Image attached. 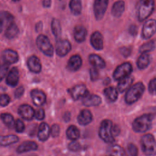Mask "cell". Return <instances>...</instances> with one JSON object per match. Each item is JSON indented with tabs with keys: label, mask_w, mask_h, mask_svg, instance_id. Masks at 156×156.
I'll return each mask as SVG.
<instances>
[{
	"label": "cell",
	"mask_w": 156,
	"mask_h": 156,
	"mask_svg": "<svg viewBox=\"0 0 156 156\" xmlns=\"http://www.w3.org/2000/svg\"><path fill=\"white\" fill-rule=\"evenodd\" d=\"M153 119L154 115L150 113L136 118L132 124L133 130L136 133H144L148 131L152 127Z\"/></svg>",
	"instance_id": "cell-1"
},
{
	"label": "cell",
	"mask_w": 156,
	"mask_h": 156,
	"mask_svg": "<svg viewBox=\"0 0 156 156\" xmlns=\"http://www.w3.org/2000/svg\"><path fill=\"white\" fill-rule=\"evenodd\" d=\"M155 9V0H140L136 8V16L140 22L147 20Z\"/></svg>",
	"instance_id": "cell-2"
},
{
	"label": "cell",
	"mask_w": 156,
	"mask_h": 156,
	"mask_svg": "<svg viewBox=\"0 0 156 156\" xmlns=\"http://www.w3.org/2000/svg\"><path fill=\"white\" fill-rule=\"evenodd\" d=\"M145 91L143 83L138 82L132 85L127 90L124 96V100L128 105H132L138 101Z\"/></svg>",
	"instance_id": "cell-3"
},
{
	"label": "cell",
	"mask_w": 156,
	"mask_h": 156,
	"mask_svg": "<svg viewBox=\"0 0 156 156\" xmlns=\"http://www.w3.org/2000/svg\"><path fill=\"white\" fill-rule=\"evenodd\" d=\"M113 123L110 119H104L99 127V136L105 143H113L115 136L113 134Z\"/></svg>",
	"instance_id": "cell-4"
},
{
	"label": "cell",
	"mask_w": 156,
	"mask_h": 156,
	"mask_svg": "<svg viewBox=\"0 0 156 156\" xmlns=\"http://www.w3.org/2000/svg\"><path fill=\"white\" fill-rule=\"evenodd\" d=\"M141 150L147 156H154L156 155V140L151 133L143 135L140 140Z\"/></svg>",
	"instance_id": "cell-5"
},
{
	"label": "cell",
	"mask_w": 156,
	"mask_h": 156,
	"mask_svg": "<svg viewBox=\"0 0 156 156\" xmlns=\"http://www.w3.org/2000/svg\"><path fill=\"white\" fill-rule=\"evenodd\" d=\"M38 48L46 55L51 57L54 54V48L48 37L44 35H39L36 39Z\"/></svg>",
	"instance_id": "cell-6"
},
{
	"label": "cell",
	"mask_w": 156,
	"mask_h": 156,
	"mask_svg": "<svg viewBox=\"0 0 156 156\" xmlns=\"http://www.w3.org/2000/svg\"><path fill=\"white\" fill-rule=\"evenodd\" d=\"M132 70V65L130 62H124L115 68L113 73V78L119 81L130 76Z\"/></svg>",
	"instance_id": "cell-7"
},
{
	"label": "cell",
	"mask_w": 156,
	"mask_h": 156,
	"mask_svg": "<svg viewBox=\"0 0 156 156\" xmlns=\"http://www.w3.org/2000/svg\"><path fill=\"white\" fill-rule=\"evenodd\" d=\"M156 33V20H146L142 27L141 37L143 39H149Z\"/></svg>",
	"instance_id": "cell-8"
},
{
	"label": "cell",
	"mask_w": 156,
	"mask_h": 156,
	"mask_svg": "<svg viewBox=\"0 0 156 156\" xmlns=\"http://www.w3.org/2000/svg\"><path fill=\"white\" fill-rule=\"evenodd\" d=\"M109 0H95L93 4V12L97 20L103 18L108 7Z\"/></svg>",
	"instance_id": "cell-9"
},
{
	"label": "cell",
	"mask_w": 156,
	"mask_h": 156,
	"mask_svg": "<svg viewBox=\"0 0 156 156\" xmlns=\"http://www.w3.org/2000/svg\"><path fill=\"white\" fill-rule=\"evenodd\" d=\"M71 49V44L68 40H57L55 44V51L58 56L63 57L66 55Z\"/></svg>",
	"instance_id": "cell-10"
},
{
	"label": "cell",
	"mask_w": 156,
	"mask_h": 156,
	"mask_svg": "<svg viewBox=\"0 0 156 156\" xmlns=\"http://www.w3.org/2000/svg\"><path fill=\"white\" fill-rule=\"evenodd\" d=\"M88 94H89V91L87 87L83 85H76L70 90V94L74 100L83 98Z\"/></svg>",
	"instance_id": "cell-11"
},
{
	"label": "cell",
	"mask_w": 156,
	"mask_h": 156,
	"mask_svg": "<svg viewBox=\"0 0 156 156\" xmlns=\"http://www.w3.org/2000/svg\"><path fill=\"white\" fill-rule=\"evenodd\" d=\"M19 115L26 120H31L35 116V112L34 108L27 104H23L19 107L18 110Z\"/></svg>",
	"instance_id": "cell-12"
},
{
	"label": "cell",
	"mask_w": 156,
	"mask_h": 156,
	"mask_svg": "<svg viewBox=\"0 0 156 156\" xmlns=\"http://www.w3.org/2000/svg\"><path fill=\"white\" fill-rule=\"evenodd\" d=\"M90 43L92 47L98 51H101L104 48L103 37L99 31L94 32L90 37Z\"/></svg>",
	"instance_id": "cell-13"
},
{
	"label": "cell",
	"mask_w": 156,
	"mask_h": 156,
	"mask_svg": "<svg viewBox=\"0 0 156 156\" xmlns=\"http://www.w3.org/2000/svg\"><path fill=\"white\" fill-rule=\"evenodd\" d=\"M31 98L34 104L37 106L43 105L46 100L45 93L40 90H33L30 93Z\"/></svg>",
	"instance_id": "cell-14"
},
{
	"label": "cell",
	"mask_w": 156,
	"mask_h": 156,
	"mask_svg": "<svg viewBox=\"0 0 156 156\" xmlns=\"http://www.w3.org/2000/svg\"><path fill=\"white\" fill-rule=\"evenodd\" d=\"M102 102L100 96L96 94H90V93L82 98V103L87 107L98 106Z\"/></svg>",
	"instance_id": "cell-15"
},
{
	"label": "cell",
	"mask_w": 156,
	"mask_h": 156,
	"mask_svg": "<svg viewBox=\"0 0 156 156\" xmlns=\"http://www.w3.org/2000/svg\"><path fill=\"white\" fill-rule=\"evenodd\" d=\"M2 58L5 63L7 64L15 63L18 60V53L12 49H7L3 51Z\"/></svg>",
	"instance_id": "cell-16"
},
{
	"label": "cell",
	"mask_w": 156,
	"mask_h": 156,
	"mask_svg": "<svg viewBox=\"0 0 156 156\" xmlns=\"http://www.w3.org/2000/svg\"><path fill=\"white\" fill-rule=\"evenodd\" d=\"M27 66L29 70L33 73H38L41 71V64L40 59L35 55H32L28 58Z\"/></svg>",
	"instance_id": "cell-17"
},
{
	"label": "cell",
	"mask_w": 156,
	"mask_h": 156,
	"mask_svg": "<svg viewBox=\"0 0 156 156\" xmlns=\"http://www.w3.org/2000/svg\"><path fill=\"white\" fill-rule=\"evenodd\" d=\"M19 80V72L16 67L12 68L7 74L6 82L10 87L17 85Z\"/></svg>",
	"instance_id": "cell-18"
},
{
	"label": "cell",
	"mask_w": 156,
	"mask_h": 156,
	"mask_svg": "<svg viewBox=\"0 0 156 156\" xmlns=\"http://www.w3.org/2000/svg\"><path fill=\"white\" fill-rule=\"evenodd\" d=\"M125 10V2L122 0H119L114 2L112 5L111 13L115 18H119L122 16Z\"/></svg>",
	"instance_id": "cell-19"
},
{
	"label": "cell",
	"mask_w": 156,
	"mask_h": 156,
	"mask_svg": "<svg viewBox=\"0 0 156 156\" xmlns=\"http://www.w3.org/2000/svg\"><path fill=\"white\" fill-rule=\"evenodd\" d=\"M93 119V115L91 112L87 109L82 110L78 115L77 121L82 126H86L90 124Z\"/></svg>",
	"instance_id": "cell-20"
},
{
	"label": "cell",
	"mask_w": 156,
	"mask_h": 156,
	"mask_svg": "<svg viewBox=\"0 0 156 156\" xmlns=\"http://www.w3.org/2000/svg\"><path fill=\"white\" fill-rule=\"evenodd\" d=\"M82 63V60L80 55H74L69 59L67 64V68L71 71H75L80 68Z\"/></svg>",
	"instance_id": "cell-21"
},
{
	"label": "cell",
	"mask_w": 156,
	"mask_h": 156,
	"mask_svg": "<svg viewBox=\"0 0 156 156\" xmlns=\"http://www.w3.org/2000/svg\"><path fill=\"white\" fill-rule=\"evenodd\" d=\"M51 134V129L46 122H41L38 127V138L40 141H46Z\"/></svg>",
	"instance_id": "cell-22"
},
{
	"label": "cell",
	"mask_w": 156,
	"mask_h": 156,
	"mask_svg": "<svg viewBox=\"0 0 156 156\" xmlns=\"http://www.w3.org/2000/svg\"><path fill=\"white\" fill-rule=\"evenodd\" d=\"M87 30L83 26L78 25L74 27V37L76 41L78 43L83 42L87 37Z\"/></svg>",
	"instance_id": "cell-23"
},
{
	"label": "cell",
	"mask_w": 156,
	"mask_h": 156,
	"mask_svg": "<svg viewBox=\"0 0 156 156\" xmlns=\"http://www.w3.org/2000/svg\"><path fill=\"white\" fill-rule=\"evenodd\" d=\"M88 60L90 64L97 69H102L105 67V62L104 60L97 54H90L88 57Z\"/></svg>",
	"instance_id": "cell-24"
},
{
	"label": "cell",
	"mask_w": 156,
	"mask_h": 156,
	"mask_svg": "<svg viewBox=\"0 0 156 156\" xmlns=\"http://www.w3.org/2000/svg\"><path fill=\"white\" fill-rule=\"evenodd\" d=\"M37 147L38 146L35 142L32 141H26L18 146L16 151L18 153H24L26 152L35 151Z\"/></svg>",
	"instance_id": "cell-25"
},
{
	"label": "cell",
	"mask_w": 156,
	"mask_h": 156,
	"mask_svg": "<svg viewBox=\"0 0 156 156\" xmlns=\"http://www.w3.org/2000/svg\"><path fill=\"white\" fill-rule=\"evenodd\" d=\"M133 81V77L129 76L123 79L119 80L117 85L116 89L119 93H123L126 90H127L132 85Z\"/></svg>",
	"instance_id": "cell-26"
},
{
	"label": "cell",
	"mask_w": 156,
	"mask_h": 156,
	"mask_svg": "<svg viewBox=\"0 0 156 156\" xmlns=\"http://www.w3.org/2000/svg\"><path fill=\"white\" fill-rule=\"evenodd\" d=\"M151 63V56L148 53H142L138 58L136 66L140 69H146Z\"/></svg>",
	"instance_id": "cell-27"
},
{
	"label": "cell",
	"mask_w": 156,
	"mask_h": 156,
	"mask_svg": "<svg viewBox=\"0 0 156 156\" xmlns=\"http://www.w3.org/2000/svg\"><path fill=\"white\" fill-rule=\"evenodd\" d=\"M118 90L113 87H108L104 89V93L106 98L111 102H115L118 98Z\"/></svg>",
	"instance_id": "cell-28"
},
{
	"label": "cell",
	"mask_w": 156,
	"mask_h": 156,
	"mask_svg": "<svg viewBox=\"0 0 156 156\" xmlns=\"http://www.w3.org/2000/svg\"><path fill=\"white\" fill-rule=\"evenodd\" d=\"M19 33V29L17 25L14 23H11L6 29L5 36L8 39H13L15 38Z\"/></svg>",
	"instance_id": "cell-29"
},
{
	"label": "cell",
	"mask_w": 156,
	"mask_h": 156,
	"mask_svg": "<svg viewBox=\"0 0 156 156\" xmlns=\"http://www.w3.org/2000/svg\"><path fill=\"white\" fill-rule=\"evenodd\" d=\"M18 141V137L15 135L0 136V145L2 146L14 144Z\"/></svg>",
	"instance_id": "cell-30"
},
{
	"label": "cell",
	"mask_w": 156,
	"mask_h": 156,
	"mask_svg": "<svg viewBox=\"0 0 156 156\" xmlns=\"http://www.w3.org/2000/svg\"><path fill=\"white\" fill-rule=\"evenodd\" d=\"M69 9L71 13L74 15H79L82 11L81 0H70Z\"/></svg>",
	"instance_id": "cell-31"
},
{
	"label": "cell",
	"mask_w": 156,
	"mask_h": 156,
	"mask_svg": "<svg viewBox=\"0 0 156 156\" xmlns=\"http://www.w3.org/2000/svg\"><path fill=\"white\" fill-rule=\"evenodd\" d=\"M156 48V40H151L142 44L139 49V52L142 53H147Z\"/></svg>",
	"instance_id": "cell-32"
},
{
	"label": "cell",
	"mask_w": 156,
	"mask_h": 156,
	"mask_svg": "<svg viewBox=\"0 0 156 156\" xmlns=\"http://www.w3.org/2000/svg\"><path fill=\"white\" fill-rule=\"evenodd\" d=\"M51 27L52 34H54L55 37L57 38H59L62 34V27L60 21L57 19L54 18L51 21Z\"/></svg>",
	"instance_id": "cell-33"
},
{
	"label": "cell",
	"mask_w": 156,
	"mask_h": 156,
	"mask_svg": "<svg viewBox=\"0 0 156 156\" xmlns=\"http://www.w3.org/2000/svg\"><path fill=\"white\" fill-rule=\"evenodd\" d=\"M66 136L71 140H76L80 136V132L75 126H70L66 132Z\"/></svg>",
	"instance_id": "cell-34"
},
{
	"label": "cell",
	"mask_w": 156,
	"mask_h": 156,
	"mask_svg": "<svg viewBox=\"0 0 156 156\" xmlns=\"http://www.w3.org/2000/svg\"><path fill=\"white\" fill-rule=\"evenodd\" d=\"M110 156H126L124 149L119 145L113 144L109 148Z\"/></svg>",
	"instance_id": "cell-35"
},
{
	"label": "cell",
	"mask_w": 156,
	"mask_h": 156,
	"mask_svg": "<svg viewBox=\"0 0 156 156\" xmlns=\"http://www.w3.org/2000/svg\"><path fill=\"white\" fill-rule=\"evenodd\" d=\"M1 118L2 122L9 128H13V127H15V122L12 115L9 113H2L1 115Z\"/></svg>",
	"instance_id": "cell-36"
},
{
	"label": "cell",
	"mask_w": 156,
	"mask_h": 156,
	"mask_svg": "<svg viewBox=\"0 0 156 156\" xmlns=\"http://www.w3.org/2000/svg\"><path fill=\"white\" fill-rule=\"evenodd\" d=\"M127 152L129 156H138V151L137 147L133 143H129L127 145Z\"/></svg>",
	"instance_id": "cell-37"
},
{
	"label": "cell",
	"mask_w": 156,
	"mask_h": 156,
	"mask_svg": "<svg viewBox=\"0 0 156 156\" xmlns=\"http://www.w3.org/2000/svg\"><path fill=\"white\" fill-rule=\"evenodd\" d=\"M148 91L150 94L156 95V77L153 78L149 83Z\"/></svg>",
	"instance_id": "cell-38"
},
{
	"label": "cell",
	"mask_w": 156,
	"mask_h": 156,
	"mask_svg": "<svg viewBox=\"0 0 156 156\" xmlns=\"http://www.w3.org/2000/svg\"><path fill=\"white\" fill-rule=\"evenodd\" d=\"M9 69V65L6 63L0 66V81H1L7 73Z\"/></svg>",
	"instance_id": "cell-39"
},
{
	"label": "cell",
	"mask_w": 156,
	"mask_h": 156,
	"mask_svg": "<svg viewBox=\"0 0 156 156\" xmlns=\"http://www.w3.org/2000/svg\"><path fill=\"white\" fill-rule=\"evenodd\" d=\"M120 53L124 57H128L132 53V48L128 46H122L119 49Z\"/></svg>",
	"instance_id": "cell-40"
},
{
	"label": "cell",
	"mask_w": 156,
	"mask_h": 156,
	"mask_svg": "<svg viewBox=\"0 0 156 156\" xmlns=\"http://www.w3.org/2000/svg\"><path fill=\"white\" fill-rule=\"evenodd\" d=\"M15 129H16V131L17 132H19V133H21L22 132L24 131V128H25V126H24V122L20 119H17L15 122Z\"/></svg>",
	"instance_id": "cell-41"
},
{
	"label": "cell",
	"mask_w": 156,
	"mask_h": 156,
	"mask_svg": "<svg viewBox=\"0 0 156 156\" xmlns=\"http://www.w3.org/2000/svg\"><path fill=\"white\" fill-rule=\"evenodd\" d=\"M10 101V97L5 94H1L0 96V105L1 106L5 107L7 105Z\"/></svg>",
	"instance_id": "cell-42"
},
{
	"label": "cell",
	"mask_w": 156,
	"mask_h": 156,
	"mask_svg": "<svg viewBox=\"0 0 156 156\" xmlns=\"http://www.w3.org/2000/svg\"><path fill=\"white\" fill-rule=\"evenodd\" d=\"M0 16H1V18L0 19L2 21V22L4 21V20H5L7 22H12L13 19V16L10 13H9V12H1V14L0 15Z\"/></svg>",
	"instance_id": "cell-43"
},
{
	"label": "cell",
	"mask_w": 156,
	"mask_h": 156,
	"mask_svg": "<svg viewBox=\"0 0 156 156\" xmlns=\"http://www.w3.org/2000/svg\"><path fill=\"white\" fill-rule=\"evenodd\" d=\"M68 148L71 151H77L80 149V145L78 141L73 140L72 142L69 143Z\"/></svg>",
	"instance_id": "cell-44"
},
{
	"label": "cell",
	"mask_w": 156,
	"mask_h": 156,
	"mask_svg": "<svg viewBox=\"0 0 156 156\" xmlns=\"http://www.w3.org/2000/svg\"><path fill=\"white\" fill-rule=\"evenodd\" d=\"M90 79L92 81L96 80L99 77V72L96 68H91L90 69Z\"/></svg>",
	"instance_id": "cell-45"
},
{
	"label": "cell",
	"mask_w": 156,
	"mask_h": 156,
	"mask_svg": "<svg viewBox=\"0 0 156 156\" xmlns=\"http://www.w3.org/2000/svg\"><path fill=\"white\" fill-rule=\"evenodd\" d=\"M60 127L58 124H53L51 128V134L53 137H56L59 135Z\"/></svg>",
	"instance_id": "cell-46"
},
{
	"label": "cell",
	"mask_w": 156,
	"mask_h": 156,
	"mask_svg": "<svg viewBox=\"0 0 156 156\" xmlns=\"http://www.w3.org/2000/svg\"><path fill=\"white\" fill-rule=\"evenodd\" d=\"M35 116L38 120H42L45 116L44 111L43 108H39L37 112H35Z\"/></svg>",
	"instance_id": "cell-47"
},
{
	"label": "cell",
	"mask_w": 156,
	"mask_h": 156,
	"mask_svg": "<svg viewBox=\"0 0 156 156\" xmlns=\"http://www.w3.org/2000/svg\"><path fill=\"white\" fill-rule=\"evenodd\" d=\"M129 32L132 36H135L138 33V27L135 24H131L129 27Z\"/></svg>",
	"instance_id": "cell-48"
},
{
	"label": "cell",
	"mask_w": 156,
	"mask_h": 156,
	"mask_svg": "<svg viewBox=\"0 0 156 156\" xmlns=\"http://www.w3.org/2000/svg\"><path fill=\"white\" fill-rule=\"evenodd\" d=\"M24 89L23 87H20L19 88H18L15 92V96L16 98H20L24 93Z\"/></svg>",
	"instance_id": "cell-49"
},
{
	"label": "cell",
	"mask_w": 156,
	"mask_h": 156,
	"mask_svg": "<svg viewBox=\"0 0 156 156\" xmlns=\"http://www.w3.org/2000/svg\"><path fill=\"white\" fill-rule=\"evenodd\" d=\"M119 132H120L119 127L118 126H116V125L113 126V134L114 136L118 135L119 133Z\"/></svg>",
	"instance_id": "cell-50"
},
{
	"label": "cell",
	"mask_w": 156,
	"mask_h": 156,
	"mask_svg": "<svg viewBox=\"0 0 156 156\" xmlns=\"http://www.w3.org/2000/svg\"><path fill=\"white\" fill-rule=\"evenodd\" d=\"M51 5V0H43V5L44 7H49Z\"/></svg>",
	"instance_id": "cell-51"
},
{
	"label": "cell",
	"mask_w": 156,
	"mask_h": 156,
	"mask_svg": "<svg viewBox=\"0 0 156 156\" xmlns=\"http://www.w3.org/2000/svg\"><path fill=\"white\" fill-rule=\"evenodd\" d=\"M42 29V23L41 22H39L36 25V30L37 31L40 30Z\"/></svg>",
	"instance_id": "cell-52"
},
{
	"label": "cell",
	"mask_w": 156,
	"mask_h": 156,
	"mask_svg": "<svg viewBox=\"0 0 156 156\" xmlns=\"http://www.w3.org/2000/svg\"><path fill=\"white\" fill-rule=\"evenodd\" d=\"M2 24H3V22L0 19V33L2 32Z\"/></svg>",
	"instance_id": "cell-53"
},
{
	"label": "cell",
	"mask_w": 156,
	"mask_h": 156,
	"mask_svg": "<svg viewBox=\"0 0 156 156\" xmlns=\"http://www.w3.org/2000/svg\"><path fill=\"white\" fill-rule=\"evenodd\" d=\"M12 1H18L20 0H12Z\"/></svg>",
	"instance_id": "cell-54"
},
{
	"label": "cell",
	"mask_w": 156,
	"mask_h": 156,
	"mask_svg": "<svg viewBox=\"0 0 156 156\" xmlns=\"http://www.w3.org/2000/svg\"><path fill=\"white\" fill-rule=\"evenodd\" d=\"M60 1H61V0H60Z\"/></svg>",
	"instance_id": "cell-55"
},
{
	"label": "cell",
	"mask_w": 156,
	"mask_h": 156,
	"mask_svg": "<svg viewBox=\"0 0 156 156\" xmlns=\"http://www.w3.org/2000/svg\"></svg>",
	"instance_id": "cell-56"
}]
</instances>
